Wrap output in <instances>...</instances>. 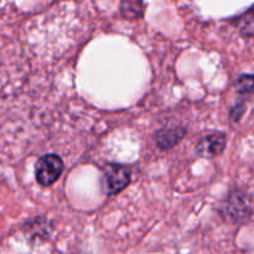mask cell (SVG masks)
Wrapping results in <instances>:
<instances>
[{
    "instance_id": "obj_1",
    "label": "cell",
    "mask_w": 254,
    "mask_h": 254,
    "mask_svg": "<svg viewBox=\"0 0 254 254\" xmlns=\"http://www.w3.org/2000/svg\"><path fill=\"white\" fill-rule=\"evenodd\" d=\"M251 200L246 192L233 190L228 193L220 207V213L228 222H241L251 215Z\"/></svg>"
},
{
    "instance_id": "obj_2",
    "label": "cell",
    "mask_w": 254,
    "mask_h": 254,
    "mask_svg": "<svg viewBox=\"0 0 254 254\" xmlns=\"http://www.w3.org/2000/svg\"><path fill=\"white\" fill-rule=\"evenodd\" d=\"M64 161L56 154H47L39 159L35 168V176L41 186H51L56 183L64 171Z\"/></svg>"
},
{
    "instance_id": "obj_3",
    "label": "cell",
    "mask_w": 254,
    "mask_h": 254,
    "mask_svg": "<svg viewBox=\"0 0 254 254\" xmlns=\"http://www.w3.org/2000/svg\"><path fill=\"white\" fill-rule=\"evenodd\" d=\"M130 183V170L119 164H108L103 169V190L107 195H116Z\"/></svg>"
},
{
    "instance_id": "obj_4",
    "label": "cell",
    "mask_w": 254,
    "mask_h": 254,
    "mask_svg": "<svg viewBox=\"0 0 254 254\" xmlns=\"http://www.w3.org/2000/svg\"><path fill=\"white\" fill-rule=\"evenodd\" d=\"M226 148V135L220 131L210 133L202 136L196 145V153L201 158H215L220 155Z\"/></svg>"
},
{
    "instance_id": "obj_5",
    "label": "cell",
    "mask_w": 254,
    "mask_h": 254,
    "mask_svg": "<svg viewBox=\"0 0 254 254\" xmlns=\"http://www.w3.org/2000/svg\"><path fill=\"white\" fill-rule=\"evenodd\" d=\"M186 129L183 127H175V128H165L161 129L156 133V144L160 149H171L181 141V139L185 136Z\"/></svg>"
},
{
    "instance_id": "obj_6",
    "label": "cell",
    "mask_w": 254,
    "mask_h": 254,
    "mask_svg": "<svg viewBox=\"0 0 254 254\" xmlns=\"http://www.w3.org/2000/svg\"><path fill=\"white\" fill-rule=\"evenodd\" d=\"M236 26L242 36L252 37L254 36V6L241 15L236 20Z\"/></svg>"
},
{
    "instance_id": "obj_7",
    "label": "cell",
    "mask_w": 254,
    "mask_h": 254,
    "mask_svg": "<svg viewBox=\"0 0 254 254\" xmlns=\"http://www.w3.org/2000/svg\"><path fill=\"white\" fill-rule=\"evenodd\" d=\"M121 12L126 19H138L144 12V4L140 1H123Z\"/></svg>"
},
{
    "instance_id": "obj_8",
    "label": "cell",
    "mask_w": 254,
    "mask_h": 254,
    "mask_svg": "<svg viewBox=\"0 0 254 254\" xmlns=\"http://www.w3.org/2000/svg\"><path fill=\"white\" fill-rule=\"evenodd\" d=\"M235 88L238 93H254V74H242L235 82Z\"/></svg>"
},
{
    "instance_id": "obj_9",
    "label": "cell",
    "mask_w": 254,
    "mask_h": 254,
    "mask_svg": "<svg viewBox=\"0 0 254 254\" xmlns=\"http://www.w3.org/2000/svg\"><path fill=\"white\" fill-rule=\"evenodd\" d=\"M243 112H245V106H243V104H241V106L235 107V108L232 109V112H231V117L233 118V121H240V118L242 117Z\"/></svg>"
}]
</instances>
